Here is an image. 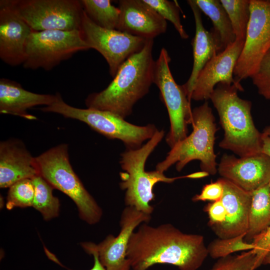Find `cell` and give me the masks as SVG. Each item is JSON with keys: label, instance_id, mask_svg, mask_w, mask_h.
Returning <instances> with one entry per match:
<instances>
[{"label": "cell", "instance_id": "obj_1", "mask_svg": "<svg viewBox=\"0 0 270 270\" xmlns=\"http://www.w3.org/2000/svg\"><path fill=\"white\" fill-rule=\"evenodd\" d=\"M208 256L203 236L184 233L170 224H142L132 234L126 251L132 270H146L156 264L197 270Z\"/></svg>", "mask_w": 270, "mask_h": 270}, {"label": "cell", "instance_id": "obj_2", "mask_svg": "<svg viewBox=\"0 0 270 270\" xmlns=\"http://www.w3.org/2000/svg\"><path fill=\"white\" fill-rule=\"evenodd\" d=\"M153 44L154 39L148 40L141 50L121 66L105 89L90 94L85 100L87 108L110 112L124 119L131 114L134 105L154 83Z\"/></svg>", "mask_w": 270, "mask_h": 270}, {"label": "cell", "instance_id": "obj_3", "mask_svg": "<svg viewBox=\"0 0 270 270\" xmlns=\"http://www.w3.org/2000/svg\"><path fill=\"white\" fill-rule=\"evenodd\" d=\"M240 84L220 83L210 99L216 110L224 134L218 146L240 157L262 152V133L256 128L251 114V102L240 98Z\"/></svg>", "mask_w": 270, "mask_h": 270}, {"label": "cell", "instance_id": "obj_4", "mask_svg": "<svg viewBox=\"0 0 270 270\" xmlns=\"http://www.w3.org/2000/svg\"><path fill=\"white\" fill-rule=\"evenodd\" d=\"M164 136L163 130H157L154 136L141 147L136 149L126 148L120 154V163L123 172L120 173V186L125 190V204L149 214L154 210L150 202L155 198L153 188L156 184L159 182L171 184L178 179L188 178V174L170 178L156 170H145L148 157Z\"/></svg>", "mask_w": 270, "mask_h": 270}, {"label": "cell", "instance_id": "obj_5", "mask_svg": "<svg viewBox=\"0 0 270 270\" xmlns=\"http://www.w3.org/2000/svg\"><path fill=\"white\" fill-rule=\"evenodd\" d=\"M191 124L192 133L170 148L165 159L156 164V170L164 173L176 164L180 172L191 161L198 160L202 171L212 176L217 173L214 144L218 128L207 101L192 110Z\"/></svg>", "mask_w": 270, "mask_h": 270}, {"label": "cell", "instance_id": "obj_6", "mask_svg": "<svg viewBox=\"0 0 270 270\" xmlns=\"http://www.w3.org/2000/svg\"><path fill=\"white\" fill-rule=\"evenodd\" d=\"M35 159L38 175L54 188L64 192L74 202L82 220L90 224L100 222L102 210L73 170L67 144L52 147Z\"/></svg>", "mask_w": 270, "mask_h": 270}, {"label": "cell", "instance_id": "obj_7", "mask_svg": "<svg viewBox=\"0 0 270 270\" xmlns=\"http://www.w3.org/2000/svg\"><path fill=\"white\" fill-rule=\"evenodd\" d=\"M56 96L52 104L40 108V110L81 121L108 138L121 140L127 149L140 148L158 130L154 124L136 126L110 112L74 107L66 103L59 92L56 94Z\"/></svg>", "mask_w": 270, "mask_h": 270}, {"label": "cell", "instance_id": "obj_8", "mask_svg": "<svg viewBox=\"0 0 270 270\" xmlns=\"http://www.w3.org/2000/svg\"><path fill=\"white\" fill-rule=\"evenodd\" d=\"M89 49L80 30H32L27 40L22 66L50 70L76 53Z\"/></svg>", "mask_w": 270, "mask_h": 270}, {"label": "cell", "instance_id": "obj_9", "mask_svg": "<svg viewBox=\"0 0 270 270\" xmlns=\"http://www.w3.org/2000/svg\"><path fill=\"white\" fill-rule=\"evenodd\" d=\"M170 60L166 50L162 48L155 61L154 83L160 90L168 112L170 129L166 141L171 148L188 136L192 110L182 86L178 84L172 76L169 66Z\"/></svg>", "mask_w": 270, "mask_h": 270}, {"label": "cell", "instance_id": "obj_10", "mask_svg": "<svg viewBox=\"0 0 270 270\" xmlns=\"http://www.w3.org/2000/svg\"><path fill=\"white\" fill-rule=\"evenodd\" d=\"M34 31L80 30L83 12L78 0H10Z\"/></svg>", "mask_w": 270, "mask_h": 270}, {"label": "cell", "instance_id": "obj_11", "mask_svg": "<svg viewBox=\"0 0 270 270\" xmlns=\"http://www.w3.org/2000/svg\"><path fill=\"white\" fill-rule=\"evenodd\" d=\"M80 30L90 48L96 50L105 58L112 78L125 61L141 50L148 40L118 30L100 27L88 16L84 10Z\"/></svg>", "mask_w": 270, "mask_h": 270}, {"label": "cell", "instance_id": "obj_12", "mask_svg": "<svg viewBox=\"0 0 270 270\" xmlns=\"http://www.w3.org/2000/svg\"><path fill=\"white\" fill-rule=\"evenodd\" d=\"M250 12L244 46L234 72L238 82L253 74L270 46V0H250Z\"/></svg>", "mask_w": 270, "mask_h": 270}, {"label": "cell", "instance_id": "obj_13", "mask_svg": "<svg viewBox=\"0 0 270 270\" xmlns=\"http://www.w3.org/2000/svg\"><path fill=\"white\" fill-rule=\"evenodd\" d=\"M151 218V214L126 206L122 212L120 230L116 236L110 234L98 244L86 242L81 244L82 246L84 249L94 250L106 270H130V263L126 257L130 238L136 227L142 223H148Z\"/></svg>", "mask_w": 270, "mask_h": 270}, {"label": "cell", "instance_id": "obj_14", "mask_svg": "<svg viewBox=\"0 0 270 270\" xmlns=\"http://www.w3.org/2000/svg\"><path fill=\"white\" fill-rule=\"evenodd\" d=\"M218 172L222 178L252 192L268 184L270 158L262 152L239 158L224 154L218 164Z\"/></svg>", "mask_w": 270, "mask_h": 270}, {"label": "cell", "instance_id": "obj_15", "mask_svg": "<svg viewBox=\"0 0 270 270\" xmlns=\"http://www.w3.org/2000/svg\"><path fill=\"white\" fill-rule=\"evenodd\" d=\"M244 42V40H236L208 62L198 77L191 100L206 101L210 99L215 86L220 83L240 84L233 75Z\"/></svg>", "mask_w": 270, "mask_h": 270}, {"label": "cell", "instance_id": "obj_16", "mask_svg": "<svg viewBox=\"0 0 270 270\" xmlns=\"http://www.w3.org/2000/svg\"><path fill=\"white\" fill-rule=\"evenodd\" d=\"M32 30L10 0H0V58L4 62L12 66L23 64L27 40Z\"/></svg>", "mask_w": 270, "mask_h": 270}, {"label": "cell", "instance_id": "obj_17", "mask_svg": "<svg viewBox=\"0 0 270 270\" xmlns=\"http://www.w3.org/2000/svg\"><path fill=\"white\" fill-rule=\"evenodd\" d=\"M118 8V30L146 40L166 30V21L144 0H120Z\"/></svg>", "mask_w": 270, "mask_h": 270}, {"label": "cell", "instance_id": "obj_18", "mask_svg": "<svg viewBox=\"0 0 270 270\" xmlns=\"http://www.w3.org/2000/svg\"><path fill=\"white\" fill-rule=\"evenodd\" d=\"M224 187L221 200L226 216L224 222L214 232L218 238L236 236L246 232L252 192H248L229 180L220 178Z\"/></svg>", "mask_w": 270, "mask_h": 270}, {"label": "cell", "instance_id": "obj_19", "mask_svg": "<svg viewBox=\"0 0 270 270\" xmlns=\"http://www.w3.org/2000/svg\"><path fill=\"white\" fill-rule=\"evenodd\" d=\"M38 175L35 158L22 141L12 138L0 142V188H10L18 181Z\"/></svg>", "mask_w": 270, "mask_h": 270}, {"label": "cell", "instance_id": "obj_20", "mask_svg": "<svg viewBox=\"0 0 270 270\" xmlns=\"http://www.w3.org/2000/svg\"><path fill=\"white\" fill-rule=\"evenodd\" d=\"M194 16L196 32L192 42L193 51V66L188 81L182 85L188 100L198 77L201 70L214 56L222 52L220 41L213 30L208 31L204 27L202 19V12L194 0L187 1Z\"/></svg>", "mask_w": 270, "mask_h": 270}, {"label": "cell", "instance_id": "obj_21", "mask_svg": "<svg viewBox=\"0 0 270 270\" xmlns=\"http://www.w3.org/2000/svg\"><path fill=\"white\" fill-rule=\"evenodd\" d=\"M56 100V94H40L24 89L20 84L6 78L0 79V113L22 117L28 120L37 118L28 110L39 105L48 106Z\"/></svg>", "mask_w": 270, "mask_h": 270}, {"label": "cell", "instance_id": "obj_22", "mask_svg": "<svg viewBox=\"0 0 270 270\" xmlns=\"http://www.w3.org/2000/svg\"><path fill=\"white\" fill-rule=\"evenodd\" d=\"M270 226V194L268 184L252 192L245 242L253 240Z\"/></svg>", "mask_w": 270, "mask_h": 270}, {"label": "cell", "instance_id": "obj_23", "mask_svg": "<svg viewBox=\"0 0 270 270\" xmlns=\"http://www.w3.org/2000/svg\"><path fill=\"white\" fill-rule=\"evenodd\" d=\"M200 10L211 20L213 32L218 37L222 51L234 43L236 36L228 15L218 0H194Z\"/></svg>", "mask_w": 270, "mask_h": 270}, {"label": "cell", "instance_id": "obj_24", "mask_svg": "<svg viewBox=\"0 0 270 270\" xmlns=\"http://www.w3.org/2000/svg\"><path fill=\"white\" fill-rule=\"evenodd\" d=\"M88 16L100 27L116 30L120 14L118 7L112 4L110 0H80Z\"/></svg>", "mask_w": 270, "mask_h": 270}, {"label": "cell", "instance_id": "obj_25", "mask_svg": "<svg viewBox=\"0 0 270 270\" xmlns=\"http://www.w3.org/2000/svg\"><path fill=\"white\" fill-rule=\"evenodd\" d=\"M34 186V196L32 207L40 212L46 220L58 216V198L52 194L54 188L41 176L32 178Z\"/></svg>", "mask_w": 270, "mask_h": 270}, {"label": "cell", "instance_id": "obj_26", "mask_svg": "<svg viewBox=\"0 0 270 270\" xmlns=\"http://www.w3.org/2000/svg\"><path fill=\"white\" fill-rule=\"evenodd\" d=\"M220 2L228 15L236 40H244L250 16V0Z\"/></svg>", "mask_w": 270, "mask_h": 270}, {"label": "cell", "instance_id": "obj_27", "mask_svg": "<svg viewBox=\"0 0 270 270\" xmlns=\"http://www.w3.org/2000/svg\"><path fill=\"white\" fill-rule=\"evenodd\" d=\"M246 234L226 238H218L213 240L207 246L208 256L218 259L236 252L253 250L254 245L244 240Z\"/></svg>", "mask_w": 270, "mask_h": 270}, {"label": "cell", "instance_id": "obj_28", "mask_svg": "<svg viewBox=\"0 0 270 270\" xmlns=\"http://www.w3.org/2000/svg\"><path fill=\"white\" fill-rule=\"evenodd\" d=\"M262 263L252 250L218 258L210 270H255Z\"/></svg>", "mask_w": 270, "mask_h": 270}, {"label": "cell", "instance_id": "obj_29", "mask_svg": "<svg viewBox=\"0 0 270 270\" xmlns=\"http://www.w3.org/2000/svg\"><path fill=\"white\" fill-rule=\"evenodd\" d=\"M34 196V186L32 179L26 178L14 184L9 188L6 208L32 206Z\"/></svg>", "mask_w": 270, "mask_h": 270}, {"label": "cell", "instance_id": "obj_30", "mask_svg": "<svg viewBox=\"0 0 270 270\" xmlns=\"http://www.w3.org/2000/svg\"><path fill=\"white\" fill-rule=\"evenodd\" d=\"M152 8L163 18L171 22L182 39L188 38L182 24L180 8L176 1L168 0H144Z\"/></svg>", "mask_w": 270, "mask_h": 270}, {"label": "cell", "instance_id": "obj_31", "mask_svg": "<svg viewBox=\"0 0 270 270\" xmlns=\"http://www.w3.org/2000/svg\"><path fill=\"white\" fill-rule=\"evenodd\" d=\"M250 78L257 88L258 94L270 100V46Z\"/></svg>", "mask_w": 270, "mask_h": 270}, {"label": "cell", "instance_id": "obj_32", "mask_svg": "<svg viewBox=\"0 0 270 270\" xmlns=\"http://www.w3.org/2000/svg\"><path fill=\"white\" fill-rule=\"evenodd\" d=\"M204 211L208 213V225L214 232L224 222L226 218V210L221 200L208 204L204 206Z\"/></svg>", "mask_w": 270, "mask_h": 270}, {"label": "cell", "instance_id": "obj_33", "mask_svg": "<svg viewBox=\"0 0 270 270\" xmlns=\"http://www.w3.org/2000/svg\"><path fill=\"white\" fill-rule=\"evenodd\" d=\"M224 192L223 184L218 178L216 182H212L204 186L200 194H196L192 198L194 202L212 201L220 200Z\"/></svg>", "mask_w": 270, "mask_h": 270}, {"label": "cell", "instance_id": "obj_34", "mask_svg": "<svg viewBox=\"0 0 270 270\" xmlns=\"http://www.w3.org/2000/svg\"><path fill=\"white\" fill-rule=\"evenodd\" d=\"M252 243L254 245V248L252 250L262 264L265 256L270 251V226L255 237Z\"/></svg>", "mask_w": 270, "mask_h": 270}, {"label": "cell", "instance_id": "obj_35", "mask_svg": "<svg viewBox=\"0 0 270 270\" xmlns=\"http://www.w3.org/2000/svg\"><path fill=\"white\" fill-rule=\"evenodd\" d=\"M84 250L88 254L92 255L94 258V264L90 270H106L100 263L98 254L94 250L90 248H85Z\"/></svg>", "mask_w": 270, "mask_h": 270}, {"label": "cell", "instance_id": "obj_36", "mask_svg": "<svg viewBox=\"0 0 270 270\" xmlns=\"http://www.w3.org/2000/svg\"><path fill=\"white\" fill-rule=\"evenodd\" d=\"M262 152L270 158V134H264L262 133Z\"/></svg>", "mask_w": 270, "mask_h": 270}, {"label": "cell", "instance_id": "obj_37", "mask_svg": "<svg viewBox=\"0 0 270 270\" xmlns=\"http://www.w3.org/2000/svg\"><path fill=\"white\" fill-rule=\"evenodd\" d=\"M262 264H270V251L265 256Z\"/></svg>", "mask_w": 270, "mask_h": 270}, {"label": "cell", "instance_id": "obj_38", "mask_svg": "<svg viewBox=\"0 0 270 270\" xmlns=\"http://www.w3.org/2000/svg\"><path fill=\"white\" fill-rule=\"evenodd\" d=\"M263 134H270V126L266 127L264 130L263 132H262Z\"/></svg>", "mask_w": 270, "mask_h": 270}, {"label": "cell", "instance_id": "obj_39", "mask_svg": "<svg viewBox=\"0 0 270 270\" xmlns=\"http://www.w3.org/2000/svg\"><path fill=\"white\" fill-rule=\"evenodd\" d=\"M268 189H269V192H270V181L268 183Z\"/></svg>", "mask_w": 270, "mask_h": 270}]
</instances>
